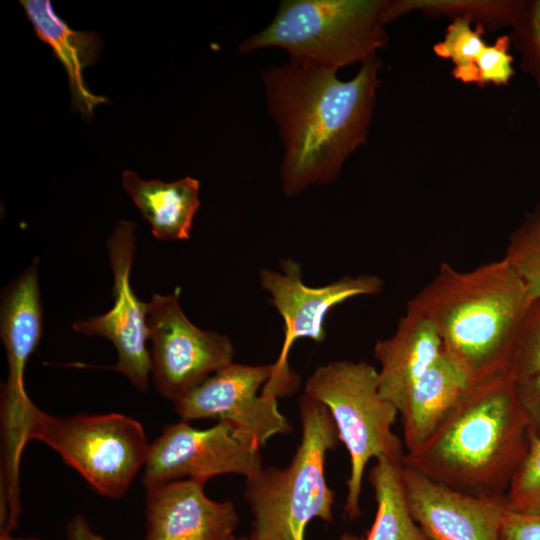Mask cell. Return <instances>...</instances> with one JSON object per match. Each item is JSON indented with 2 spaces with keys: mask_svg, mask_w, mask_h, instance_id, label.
<instances>
[{
  "mask_svg": "<svg viewBox=\"0 0 540 540\" xmlns=\"http://www.w3.org/2000/svg\"><path fill=\"white\" fill-rule=\"evenodd\" d=\"M442 348L432 322L410 307L400 318L394 334L376 342L374 356L380 364L379 392L398 413L411 387Z\"/></svg>",
  "mask_w": 540,
  "mask_h": 540,
  "instance_id": "cell-16",
  "label": "cell"
},
{
  "mask_svg": "<svg viewBox=\"0 0 540 540\" xmlns=\"http://www.w3.org/2000/svg\"><path fill=\"white\" fill-rule=\"evenodd\" d=\"M122 183L156 239H189L193 218L200 206L197 179L187 176L173 182L144 180L136 172L126 170Z\"/></svg>",
  "mask_w": 540,
  "mask_h": 540,
  "instance_id": "cell-19",
  "label": "cell"
},
{
  "mask_svg": "<svg viewBox=\"0 0 540 540\" xmlns=\"http://www.w3.org/2000/svg\"><path fill=\"white\" fill-rule=\"evenodd\" d=\"M508 35L521 70L534 81L540 98V0H525Z\"/></svg>",
  "mask_w": 540,
  "mask_h": 540,
  "instance_id": "cell-24",
  "label": "cell"
},
{
  "mask_svg": "<svg viewBox=\"0 0 540 540\" xmlns=\"http://www.w3.org/2000/svg\"><path fill=\"white\" fill-rule=\"evenodd\" d=\"M136 224L121 220L107 240L109 263L114 284V305L105 314L73 323L75 332L103 337L111 341L118 360L110 367L125 377L139 391L146 392L151 373L147 349V303L137 298L130 283L136 241Z\"/></svg>",
  "mask_w": 540,
  "mask_h": 540,
  "instance_id": "cell-12",
  "label": "cell"
},
{
  "mask_svg": "<svg viewBox=\"0 0 540 540\" xmlns=\"http://www.w3.org/2000/svg\"><path fill=\"white\" fill-rule=\"evenodd\" d=\"M530 302L524 283L503 257L470 271L442 263L407 307L432 322L443 349L472 385L507 374Z\"/></svg>",
  "mask_w": 540,
  "mask_h": 540,
  "instance_id": "cell-3",
  "label": "cell"
},
{
  "mask_svg": "<svg viewBox=\"0 0 540 540\" xmlns=\"http://www.w3.org/2000/svg\"><path fill=\"white\" fill-rule=\"evenodd\" d=\"M20 3L36 36L50 46L66 71L73 108L84 117L92 118L94 107L108 102L104 96L90 92L83 78V70L96 63L100 56V36L70 28L55 14L49 0H21Z\"/></svg>",
  "mask_w": 540,
  "mask_h": 540,
  "instance_id": "cell-17",
  "label": "cell"
},
{
  "mask_svg": "<svg viewBox=\"0 0 540 540\" xmlns=\"http://www.w3.org/2000/svg\"><path fill=\"white\" fill-rule=\"evenodd\" d=\"M484 34L485 30L480 26L472 28L469 22L453 20L443 39L433 45L434 54L452 62L451 75L463 84L480 87L477 66L488 45L483 40Z\"/></svg>",
  "mask_w": 540,
  "mask_h": 540,
  "instance_id": "cell-22",
  "label": "cell"
},
{
  "mask_svg": "<svg viewBox=\"0 0 540 540\" xmlns=\"http://www.w3.org/2000/svg\"><path fill=\"white\" fill-rule=\"evenodd\" d=\"M180 291L153 294L146 315L153 383L159 394L173 402L233 359V345L226 335L202 330L186 317Z\"/></svg>",
  "mask_w": 540,
  "mask_h": 540,
  "instance_id": "cell-9",
  "label": "cell"
},
{
  "mask_svg": "<svg viewBox=\"0 0 540 540\" xmlns=\"http://www.w3.org/2000/svg\"><path fill=\"white\" fill-rule=\"evenodd\" d=\"M511 42L508 34L500 35L493 44H488L479 63L480 87L485 85L505 86L515 75L514 57L510 54Z\"/></svg>",
  "mask_w": 540,
  "mask_h": 540,
  "instance_id": "cell-27",
  "label": "cell"
},
{
  "mask_svg": "<svg viewBox=\"0 0 540 540\" xmlns=\"http://www.w3.org/2000/svg\"><path fill=\"white\" fill-rule=\"evenodd\" d=\"M280 267L282 272L260 271V282L284 321L281 351L261 391L263 396L275 399L290 395L298 388L299 377L288 362L295 341L309 338L322 342L326 338L325 318L333 307L356 296L379 294L384 287L383 280L371 274L345 276L325 286L310 287L302 281L298 262L285 259Z\"/></svg>",
  "mask_w": 540,
  "mask_h": 540,
  "instance_id": "cell-8",
  "label": "cell"
},
{
  "mask_svg": "<svg viewBox=\"0 0 540 540\" xmlns=\"http://www.w3.org/2000/svg\"><path fill=\"white\" fill-rule=\"evenodd\" d=\"M304 394L327 407L349 453L344 511L354 520L360 515L362 480L370 459L403 463L404 443L392 429L398 410L380 394L378 371L364 361L342 360L317 367Z\"/></svg>",
  "mask_w": 540,
  "mask_h": 540,
  "instance_id": "cell-7",
  "label": "cell"
},
{
  "mask_svg": "<svg viewBox=\"0 0 540 540\" xmlns=\"http://www.w3.org/2000/svg\"><path fill=\"white\" fill-rule=\"evenodd\" d=\"M205 483L187 478L146 488L145 540H235L234 504L208 498Z\"/></svg>",
  "mask_w": 540,
  "mask_h": 540,
  "instance_id": "cell-14",
  "label": "cell"
},
{
  "mask_svg": "<svg viewBox=\"0 0 540 540\" xmlns=\"http://www.w3.org/2000/svg\"><path fill=\"white\" fill-rule=\"evenodd\" d=\"M407 503L430 540H500L505 496L470 495L402 465Z\"/></svg>",
  "mask_w": 540,
  "mask_h": 540,
  "instance_id": "cell-13",
  "label": "cell"
},
{
  "mask_svg": "<svg viewBox=\"0 0 540 540\" xmlns=\"http://www.w3.org/2000/svg\"><path fill=\"white\" fill-rule=\"evenodd\" d=\"M260 448L229 423L199 429L182 420L167 425L150 443L142 482L148 488L185 477L207 481L238 474L249 479L263 469Z\"/></svg>",
  "mask_w": 540,
  "mask_h": 540,
  "instance_id": "cell-10",
  "label": "cell"
},
{
  "mask_svg": "<svg viewBox=\"0 0 540 540\" xmlns=\"http://www.w3.org/2000/svg\"><path fill=\"white\" fill-rule=\"evenodd\" d=\"M540 372V297L531 299L516 339L507 374L521 381Z\"/></svg>",
  "mask_w": 540,
  "mask_h": 540,
  "instance_id": "cell-25",
  "label": "cell"
},
{
  "mask_svg": "<svg viewBox=\"0 0 540 540\" xmlns=\"http://www.w3.org/2000/svg\"><path fill=\"white\" fill-rule=\"evenodd\" d=\"M381 66L374 55L348 81L338 70L295 59L262 72L267 109L283 143L280 179L287 197L335 181L366 143Z\"/></svg>",
  "mask_w": 540,
  "mask_h": 540,
  "instance_id": "cell-1",
  "label": "cell"
},
{
  "mask_svg": "<svg viewBox=\"0 0 540 540\" xmlns=\"http://www.w3.org/2000/svg\"><path fill=\"white\" fill-rule=\"evenodd\" d=\"M505 497L509 510L540 513V437H531Z\"/></svg>",
  "mask_w": 540,
  "mask_h": 540,
  "instance_id": "cell-26",
  "label": "cell"
},
{
  "mask_svg": "<svg viewBox=\"0 0 540 540\" xmlns=\"http://www.w3.org/2000/svg\"><path fill=\"white\" fill-rule=\"evenodd\" d=\"M504 258L524 283L531 299L540 297V202L510 234Z\"/></svg>",
  "mask_w": 540,
  "mask_h": 540,
  "instance_id": "cell-23",
  "label": "cell"
},
{
  "mask_svg": "<svg viewBox=\"0 0 540 540\" xmlns=\"http://www.w3.org/2000/svg\"><path fill=\"white\" fill-rule=\"evenodd\" d=\"M250 540H254V539L250 538Z\"/></svg>",
  "mask_w": 540,
  "mask_h": 540,
  "instance_id": "cell-33",
  "label": "cell"
},
{
  "mask_svg": "<svg viewBox=\"0 0 540 540\" xmlns=\"http://www.w3.org/2000/svg\"><path fill=\"white\" fill-rule=\"evenodd\" d=\"M340 540H362V537H359V536L354 535L352 533H344L340 537Z\"/></svg>",
  "mask_w": 540,
  "mask_h": 540,
  "instance_id": "cell-32",
  "label": "cell"
},
{
  "mask_svg": "<svg viewBox=\"0 0 540 540\" xmlns=\"http://www.w3.org/2000/svg\"><path fill=\"white\" fill-rule=\"evenodd\" d=\"M0 540H41V539L36 538V537H14L9 532L1 531Z\"/></svg>",
  "mask_w": 540,
  "mask_h": 540,
  "instance_id": "cell-31",
  "label": "cell"
},
{
  "mask_svg": "<svg viewBox=\"0 0 540 540\" xmlns=\"http://www.w3.org/2000/svg\"><path fill=\"white\" fill-rule=\"evenodd\" d=\"M530 440L515 381L502 374L470 385L403 465L470 495L505 496Z\"/></svg>",
  "mask_w": 540,
  "mask_h": 540,
  "instance_id": "cell-2",
  "label": "cell"
},
{
  "mask_svg": "<svg viewBox=\"0 0 540 540\" xmlns=\"http://www.w3.org/2000/svg\"><path fill=\"white\" fill-rule=\"evenodd\" d=\"M388 0H283L272 22L239 46L285 49L290 59L335 70L365 62L388 45Z\"/></svg>",
  "mask_w": 540,
  "mask_h": 540,
  "instance_id": "cell-6",
  "label": "cell"
},
{
  "mask_svg": "<svg viewBox=\"0 0 540 540\" xmlns=\"http://www.w3.org/2000/svg\"><path fill=\"white\" fill-rule=\"evenodd\" d=\"M500 540H540V513L507 509L501 523Z\"/></svg>",
  "mask_w": 540,
  "mask_h": 540,
  "instance_id": "cell-28",
  "label": "cell"
},
{
  "mask_svg": "<svg viewBox=\"0 0 540 540\" xmlns=\"http://www.w3.org/2000/svg\"><path fill=\"white\" fill-rule=\"evenodd\" d=\"M402 465L387 458L376 460L368 474L377 512L362 540H430L413 519L402 479Z\"/></svg>",
  "mask_w": 540,
  "mask_h": 540,
  "instance_id": "cell-20",
  "label": "cell"
},
{
  "mask_svg": "<svg viewBox=\"0 0 540 540\" xmlns=\"http://www.w3.org/2000/svg\"><path fill=\"white\" fill-rule=\"evenodd\" d=\"M40 440L55 450L100 495L121 498L144 467L150 443L142 425L119 414H79L59 417L32 401L14 426L2 434V474L19 479L23 449Z\"/></svg>",
  "mask_w": 540,
  "mask_h": 540,
  "instance_id": "cell-4",
  "label": "cell"
},
{
  "mask_svg": "<svg viewBox=\"0 0 540 540\" xmlns=\"http://www.w3.org/2000/svg\"><path fill=\"white\" fill-rule=\"evenodd\" d=\"M525 0H388L387 24L399 17L420 12L428 17L445 16L482 27L485 32L511 28L518 19Z\"/></svg>",
  "mask_w": 540,
  "mask_h": 540,
  "instance_id": "cell-21",
  "label": "cell"
},
{
  "mask_svg": "<svg viewBox=\"0 0 540 540\" xmlns=\"http://www.w3.org/2000/svg\"><path fill=\"white\" fill-rule=\"evenodd\" d=\"M271 371L272 364L232 362L175 401L176 412L186 421L216 419L229 423L261 447L271 437L292 431L277 399L258 395Z\"/></svg>",
  "mask_w": 540,
  "mask_h": 540,
  "instance_id": "cell-11",
  "label": "cell"
},
{
  "mask_svg": "<svg viewBox=\"0 0 540 540\" xmlns=\"http://www.w3.org/2000/svg\"><path fill=\"white\" fill-rule=\"evenodd\" d=\"M470 385L465 372L442 348L411 387L399 411L406 452L435 431Z\"/></svg>",
  "mask_w": 540,
  "mask_h": 540,
  "instance_id": "cell-18",
  "label": "cell"
},
{
  "mask_svg": "<svg viewBox=\"0 0 540 540\" xmlns=\"http://www.w3.org/2000/svg\"><path fill=\"white\" fill-rule=\"evenodd\" d=\"M515 393L527 418L531 437H540V372L515 382Z\"/></svg>",
  "mask_w": 540,
  "mask_h": 540,
  "instance_id": "cell-29",
  "label": "cell"
},
{
  "mask_svg": "<svg viewBox=\"0 0 540 540\" xmlns=\"http://www.w3.org/2000/svg\"><path fill=\"white\" fill-rule=\"evenodd\" d=\"M301 441L285 468H263L246 479L244 497L253 515L254 540H304L311 520L333 521L334 491L325 461L339 436L325 405L304 394L299 399Z\"/></svg>",
  "mask_w": 540,
  "mask_h": 540,
  "instance_id": "cell-5",
  "label": "cell"
},
{
  "mask_svg": "<svg viewBox=\"0 0 540 540\" xmlns=\"http://www.w3.org/2000/svg\"><path fill=\"white\" fill-rule=\"evenodd\" d=\"M36 257L5 289L0 306V336L8 377L1 390L2 432L10 429L31 402L24 384L25 367L40 342L42 305Z\"/></svg>",
  "mask_w": 540,
  "mask_h": 540,
  "instance_id": "cell-15",
  "label": "cell"
},
{
  "mask_svg": "<svg viewBox=\"0 0 540 540\" xmlns=\"http://www.w3.org/2000/svg\"><path fill=\"white\" fill-rule=\"evenodd\" d=\"M68 540H105L100 535L95 534L81 516H76L70 520L66 527ZM235 540H250V538L240 537Z\"/></svg>",
  "mask_w": 540,
  "mask_h": 540,
  "instance_id": "cell-30",
  "label": "cell"
}]
</instances>
